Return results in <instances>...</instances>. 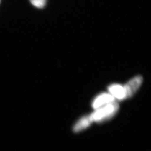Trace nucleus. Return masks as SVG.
Here are the masks:
<instances>
[{
  "instance_id": "1",
  "label": "nucleus",
  "mask_w": 151,
  "mask_h": 151,
  "mask_svg": "<svg viewBox=\"0 0 151 151\" xmlns=\"http://www.w3.org/2000/svg\"><path fill=\"white\" fill-rule=\"evenodd\" d=\"M119 105L115 101L103 106L90 114L93 121L101 122L113 117L118 111Z\"/></svg>"
},
{
  "instance_id": "2",
  "label": "nucleus",
  "mask_w": 151,
  "mask_h": 151,
  "mask_svg": "<svg viewBox=\"0 0 151 151\" xmlns=\"http://www.w3.org/2000/svg\"><path fill=\"white\" fill-rule=\"evenodd\" d=\"M143 78L140 76H137L129 81L123 86L125 99L131 97L136 93L142 83Z\"/></svg>"
},
{
  "instance_id": "3",
  "label": "nucleus",
  "mask_w": 151,
  "mask_h": 151,
  "mask_svg": "<svg viewBox=\"0 0 151 151\" xmlns=\"http://www.w3.org/2000/svg\"><path fill=\"white\" fill-rule=\"evenodd\" d=\"M115 101V99L109 93H103L94 99L92 104L93 108L96 110L103 106Z\"/></svg>"
},
{
  "instance_id": "4",
  "label": "nucleus",
  "mask_w": 151,
  "mask_h": 151,
  "mask_svg": "<svg viewBox=\"0 0 151 151\" xmlns=\"http://www.w3.org/2000/svg\"><path fill=\"white\" fill-rule=\"evenodd\" d=\"M109 93L111 94L115 99L122 100L125 99V93H124L123 86L120 84H114L108 87Z\"/></svg>"
},
{
  "instance_id": "5",
  "label": "nucleus",
  "mask_w": 151,
  "mask_h": 151,
  "mask_svg": "<svg viewBox=\"0 0 151 151\" xmlns=\"http://www.w3.org/2000/svg\"><path fill=\"white\" fill-rule=\"evenodd\" d=\"M93 120L91 115L85 116L81 118L74 126L73 130L74 132L78 133L87 128L93 123Z\"/></svg>"
},
{
  "instance_id": "6",
  "label": "nucleus",
  "mask_w": 151,
  "mask_h": 151,
  "mask_svg": "<svg viewBox=\"0 0 151 151\" xmlns=\"http://www.w3.org/2000/svg\"><path fill=\"white\" fill-rule=\"evenodd\" d=\"M33 6L37 8L42 9L44 7L46 4V0H30Z\"/></svg>"
}]
</instances>
